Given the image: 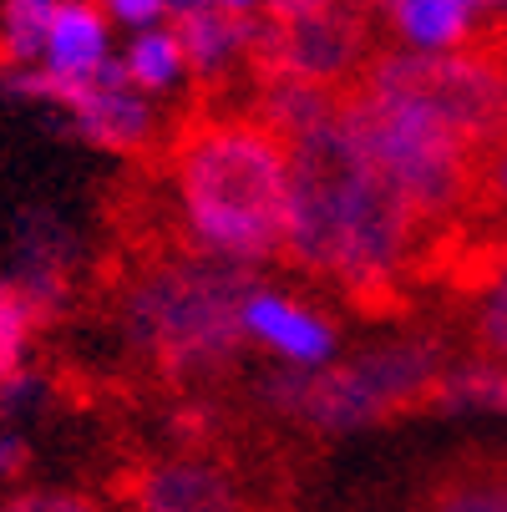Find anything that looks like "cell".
<instances>
[{"instance_id": "6da1fadb", "label": "cell", "mask_w": 507, "mask_h": 512, "mask_svg": "<svg viewBox=\"0 0 507 512\" xmlns=\"http://www.w3.org/2000/svg\"><path fill=\"white\" fill-rule=\"evenodd\" d=\"M426 229L396 183L371 163L345 117L289 142V239L284 259L340 295L376 305L396 295L426 249Z\"/></svg>"}, {"instance_id": "7a4b0ae2", "label": "cell", "mask_w": 507, "mask_h": 512, "mask_svg": "<svg viewBox=\"0 0 507 512\" xmlns=\"http://www.w3.org/2000/svg\"><path fill=\"white\" fill-rule=\"evenodd\" d=\"M173 213L183 244L244 274L284 259L289 239V142L254 112L198 117L173 137Z\"/></svg>"}, {"instance_id": "3957f363", "label": "cell", "mask_w": 507, "mask_h": 512, "mask_svg": "<svg viewBox=\"0 0 507 512\" xmlns=\"http://www.w3.org/2000/svg\"><path fill=\"white\" fill-rule=\"evenodd\" d=\"M254 279L193 249L137 264L117 295L127 350L168 381H219L249 350L239 310Z\"/></svg>"}, {"instance_id": "277c9868", "label": "cell", "mask_w": 507, "mask_h": 512, "mask_svg": "<svg viewBox=\"0 0 507 512\" xmlns=\"http://www.w3.org/2000/svg\"><path fill=\"white\" fill-rule=\"evenodd\" d=\"M452 350L437 335H386L340 355L325 371H274L259 381V401L315 436H355L431 406Z\"/></svg>"}, {"instance_id": "5b68a950", "label": "cell", "mask_w": 507, "mask_h": 512, "mask_svg": "<svg viewBox=\"0 0 507 512\" xmlns=\"http://www.w3.org/2000/svg\"><path fill=\"white\" fill-rule=\"evenodd\" d=\"M340 117L360 148L371 153V163L411 203L426 234L452 229L477 203L482 158L411 92L360 71V82L340 97Z\"/></svg>"}, {"instance_id": "8992f818", "label": "cell", "mask_w": 507, "mask_h": 512, "mask_svg": "<svg viewBox=\"0 0 507 512\" xmlns=\"http://www.w3.org/2000/svg\"><path fill=\"white\" fill-rule=\"evenodd\" d=\"M366 77H381L437 112L477 158L507 142V56L452 51V56H411L401 46L376 51Z\"/></svg>"}, {"instance_id": "52a82bcc", "label": "cell", "mask_w": 507, "mask_h": 512, "mask_svg": "<svg viewBox=\"0 0 507 512\" xmlns=\"http://www.w3.org/2000/svg\"><path fill=\"white\" fill-rule=\"evenodd\" d=\"M371 6L366 0H340V6L310 16V21H264L254 31L249 66L254 71H279V77H300L330 92H350L360 71L371 66Z\"/></svg>"}, {"instance_id": "ba28073f", "label": "cell", "mask_w": 507, "mask_h": 512, "mask_svg": "<svg viewBox=\"0 0 507 512\" xmlns=\"http://www.w3.org/2000/svg\"><path fill=\"white\" fill-rule=\"evenodd\" d=\"M0 87L11 97H26V102H46L56 107L77 137H87L92 148L102 153H142L148 142L158 137V102H148L142 92L127 87V71L122 61L102 66L97 77L87 82H61L51 71L31 66V71H0Z\"/></svg>"}, {"instance_id": "9c48e42d", "label": "cell", "mask_w": 507, "mask_h": 512, "mask_svg": "<svg viewBox=\"0 0 507 512\" xmlns=\"http://www.w3.org/2000/svg\"><path fill=\"white\" fill-rule=\"evenodd\" d=\"M239 325H244V340L264 350L279 371H325V365L340 360V325L284 284L254 279L239 310Z\"/></svg>"}, {"instance_id": "30bf717a", "label": "cell", "mask_w": 507, "mask_h": 512, "mask_svg": "<svg viewBox=\"0 0 507 512\" xmlns=\"http://www.w3.org/2000/svg\"><path fill=\"white\" fill-rule=\"evenodd\" d=\"M132 512H249L239 472L208 452H168L137 462L127 477Z\"/></svg>"}, {"instance_id": "8fae6325", "label": "cell", "mask_w": 507, "mask_h": 512, "mask_svg": "<svg viewBox=\"0 0 507 512\" xmlns=\"http://www.w3.org/2000/svg\"><path fill=\"white\" fill-rule=\"evenodd\" d=\"M77 259H82V244L71 234L61 218L46 208H31L21 213V224L11 234V284L21 295L51 320L66 300H71V284H77Z\"/></svg>"}, {"instance_id": "7c38bea8", "label": "cell", "mask_w": 507, "mask_h": 512, "mask_svg": "<svg viewBox=\"0 0 507 512\" xmlns=\"http://www.w3.org/2000/svg\"><path fill=\"white\" fill-rule=\"evenodd\" d=\"M112 61H117L112 21L97 0H56V21H51V36H46L41 71H51L61 82H87Z\"/></svg>"}, {"instance_id": "4fadbf2b", "label": "cell", "mask_w": 507, "mask_h": 512, "mask_svg": "<svg viewBox=\"0 0 507 512\" xmlns=\"http://www.w3.org/2000/svg\"><path fill=\"white\" fill-rule=\"evenodd\" d=\"M173 31H178V46L188 56V77L198 82H219L229 71L254 51V31L259 21H244V16H229L219 6H193L183 16H173Z\"/></svg>"}, {"instance_id": "5bb4252c", "label": "cell", "mask_w": 507, "mask_h": 512, "mask_svg": "<svg viewBox=\"0 0 507 512\" xmlns=\"http://www.w3.org/2000/svg\"><path fill=\"white\" fill-rule=\"evenodd\" d=\"M345 92L300 82V77H279V71H259V92H254V117L284 137V142H300L310 132H320L335 112H340Z\"/></svg>"}, {"instance_id": "9a60e30c", "label": "cell", "mask_w": 507, "mask_h": 512, "mask_svg": "<svg viewBox=\"0 0 507 512\" xmlns=\"http://www.w3.org/2000/svg\"><path fill=\"white\" fill-rule=\"evenodd\" d=\"M391 36L401 51L411 56H452L467 51L477 36V16L462 6V0H401L396 11H386Z\"/></svg>"}, {"instance_id": "2e32d148", "label": "cell", "mask_w": 507, "mask_h": 512, "mask_svg": "<svg viewBox=\"0 0 507 512\" xmlns=\"http://www.w3.org/2000/svg\"><path fill=\"white\" fill-rule=\"evenodd\" d=\"M431 406L452 411V416H507V365L487 360V355H472V350L452 355Z\"/></svg>"}, {"instance_id": "e0dca14e", "label": "cell", "mask_w": 507, "mask_h": 512, "mask_svg": "<svg viewBox=\"0 0 507 512\" xmlns=\"http://www.w3.org/2000/svg\"><path fill=\"white\" fill-rule=\"evenodd\" d=\"M117 61H122V71H127V87L142 92L148 102L173 97V92L188 82V56H183V46H178L173 21L127 36V46L117 51Z\"/></svg>"}, {"instance_id": "ac0fdd59", "label": "cell", "mask_w": 507, "mask_h": 512, "mask_svg": "<svg viewBox=\"0 0 507 512\" xmlns=\"http://www.w3.org/2000/svg\"><path fill=\"white\" fill-rule=\"evenodd\" d=\"M467 345L472 355L507 365V244L487 259V269L467 289Z\"/></svg>"}, {"instance_id": "d6986e66", "label": "cell", "mask_w": 507, "mask_h": 512, "mask_svg": "<svg viewBox=\"0 0 507 512\" xmlns=\"http://www.w3.org/2000/svg\"><path fill=\"white\" fill-rule=\"evenodd\" d=\"M56 0H0V71H31L46 56Z\"/></svg>"}, {"instance_id": "ffe728a7", "label": "cell", "mask_w": 507, "mask_h": 512, "mask_svg": "<svg viewBox=\"0 0 507 512\" xmlns=\"http://www.w3.org/2000/svg\"><path fill=\"white\" fill-rule=\"evenodd\" d=\"M46 315L21 295L11 279H0V376L21 371L31 365V350H36V335H41Z\"/></svg>"}, {"instance_id": "44dd1931", "label": "cell", "mask_w": 507, "mask_h": 512, "mask_svg": "<svg viewBox=\"0 0 507 512\" xmlns=\"http://www.w3.org/2000/svg\"><path fill=\"white\" fill-rule=\"evenodd\" d=\"M426 512H507V467L452 477L447 487H437Z\"/></svg>"}, {"instance_id": "7402d4cb", "label": "cell", "mask_w": 507, "mask_h": 512, "mask_svg": "<svg viewBox=\"0 0 507 512\" xmlns=\"http://www.w3.org/2000/svg\"><path fill=\"white\" fill-rule=\"evenodd\" d=\"M0 512H107V507L77 487H16L0 502Z\"/></svg>"}, {"instance_id": "603a6c76", "label": "cell", "mask_w": 507, "mask_h": 512, "mask_svg": "<svg viewBox=\"0 0 507 512\" xmlns=\"http://www.w3.org/2000/svg\"><path fill=\"white\" fill-rule=\"evenodd\" d=\"M41 396H46V376L36 365H21V371L0 376V416H26L41 406Z\"/></svg>"}, {"instance_id": "cb8c5ba5", "label": "cell", "mask_w": 507, "mask_h": 512, "mask_svg": "<svg viewBox=\"0 0 507 512\" xmlns=\"http://www.w3.org/2000/svg\"><path fill=\"white\" fill-rule=\"evenodd\" d=\"M97 6L107 11V21H112V26H127L132 36L173 21V6H168V0H97Z\"/></svg>"}, {"instance_id": "d4e9b609", "label": "cell", "mask_w": 507, "mask_h": 512, "mask_svg": "<svg viewBox=\"0 0 507 512\" xmlns=\"http://www.w3.org/2000/svg\"><path fill=\"white\" fill-rule=\"evenodd\" d=\"M477 198L492 203V213L502 218V229H507V142L502 148H492L482 158V173H477Z\"/></svg>"}, {"instance_id": "484cf974", "label": "cell", "mask_w": 507, "mask_h": 512, "mask_svg": "<svg viewBox=\"0 0 507 512\" xmlns=\"http://www.w3.org/2000/svg\"><path fill=\"white\" fill-rule=\"evenodd\" d=\"M31 472V436L21 426H0V482H21Z\"/></svg>"}, {"instance_id": "4316f807", "label": "cell", "mask_w": 507, "mask_h": 512, "mask_svg": "<svg viewBox=\"0 0 507 512\" xmlns=\"http://www.w3.org/2000/svg\"><path fill=\"white\" fill-rule=\"evenodd\" d=\"M330 6H340V0H264V21L289 26V21H310V16H320Z\"/></svg>"}, {"instance_id": "83f0119b", "label": "cell", "mask_w": 507, "mask_h": 512, "mask_svg": "<svg viewBox=\"0 0 507 512\" xmlns=\"http://www.w3.org/2000/svg\"><path fill=\"white\" fill-rule=\"evenodd\" d=\"M208 6H219L229 16H244V21H259L264 16V0H208Z\"/></svg>"}, {"instance_id": "f1b7e54d", "label": "cell", "mask_w": 507, "mask_h": 512, "mask_svg": "<svg viewBox=\"0 0 507 512\" xmlns=\"http://www.w3.org/2000/svg\"><path fill=\"white\" fill-rule=\"evenodd\" d=\"M462 6H467V11H472V16L482 21V16H497V11L507 6V0H462Z\"/></svg>"}, {"instance_id": "f546056e", "label": "cell", "mask_w": 507, "mask_h": 512, "mask_svg": "<svg viewBox=\"0 0 507 512\" xmlns=\"http://www.w3.org/2000/svg\"><path fill=\"white\" fill-rule=\"evenodd\" d=\"M173 6V16H183V11H193V6H203V0H168Z\"/></svg>"}, {"instance_id": "4dcf8cb0", "label": "cell", "mask_w": 507, "mask_h": 512, "mask_svg": "<svg viewBox=\"0 0 507 512\" xmlns=\"http://www.w3.org/2000/svg\"><path fill=\"white\" fill-rule=\"evenodd\" d=\"M366 6H376V11H396L401 0H366Z\"/></svg>"}]
</instances>
